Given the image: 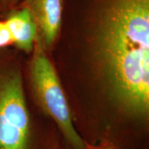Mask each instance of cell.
Listing matches in <instances>:
<instances>
[{
    "mask_svg": "<svg viewBox=\"0 0 149 149\" xmlns=\"http://www.w3.org/2000/svg\"><path fill=\"white\" fill-rule=\"evenodd\" d=\"M86 149H121L113 143L108 141H101L95 144L86 143Z\"/></svg>",
    "mask_w": 149,
    "mask_h": 149,
    "instance_id": "obj_8",
    "label": "cell"
},
{
    "mask_svg": "<svg viewBox=\"0 0 149 149\" xmlns=\"http://www.w3.org/2000/svg\"><path fill=\"white\" fill-rule=\"evenodd\" d=\"M36 26V42L51 55L58 46L64 22V0H23Z\"/></svg>",
    "mask_w": 149,
    "mask_h": 149,
    "instance_id": "obj_4",
    "label": "cell"
},
{
    "mask_svg": "<svg viewBox=\"0 0 149 149\" xmlns=\"http://www.w3.org/2000/svg\"><path fill=\"white\" fill-rule=\"evenodd\" d=\"M13 40L8 26L0 17V50L13 48Z\"/></svg>",
    "mask_w": 149,
    "mask_h": 149,
    "instance_id": "obj_6",
    "label": "cell"
},
{
    "mask_svg": "<svg viewBox=\"0 0 149 149\" xmlns=\"http://www.w3.org/2000/svg\"><path fill=\"white\" fill-rule=\"evenodd\" d=\"M6 22L13 40V48L29 55L34 48L37 31L34 20L26 7L17 6L0 15Z\"/></svg>",
    "mask_w": 149,
    "mask_h": 149,
    "instance_id": "obj_5",
    "label": "cell"
},
{
    "mask_svg": "<svg viewBox=\"0 0 149 149\" xmlns=\"http://www.w3.org/2000/svg\"><path fill=\"white\" fill-rule=\"evenodd\" d=\"M24 78L30 100L55 123L70 148L86 149V142L74 128L59 72L51 55L36 41L32 52L24 58Z\"/></svg>",
    "mask_w": 149,
    "mask_h": 149,
    "instance_id": "obj_3",
    "label": "cell"
},
{
    "mask_svg": "<svg viewBox=\"0 0 149 149\" xmlns=\"http://www.w3.org/2000/svg\"><path fill=\"white\" fill-rule=\"evenodd\" d=\"M24 55L13 48L0 50V149H40L35 105L24 83Z\"/></svg>",
    "mask_w": 149,
    "mask_h": 149,
    "instance_id": "obj_2",
    "label": "cell"
},
{
    "mask_svg": "<svg viewBox=\"0 0 149 149\" xmlns=\"http://www.w3.org/2000/svg\"><path fill=\"white\" fill-rule=\"evenodd\" d=\"M81 27L82 89L69 102L72 113L104 133L146 135L149 0H90Z\"/></svg>",
    "mask_w": 149,
    "mask_h": 149,
    "instance_id": "obj_1",
    "label": "cell"
},
{
    "mask_svg": "<svg viewBox=\"0 0 149 149\" xmlns=\"http://www.w3.org/2000/svg\"><path fill=\"white\" fill-rule=\"evenodd\" d=\"M73 124H74V123H73ZM74 128H75V127H74ZM75 129H76V128H75ZM76 130H77V129H76ZM77 132H78V131H77ZM78 133L79 134V135L81 136V138H82V139H84V141H86V142H87V143H89V144H96L97 142V143L99 142V141H95L91 140V139H88L86 138V137H83V136L81 135V134H80V133H79V132H78ZM102 141H106V140H102ZM110 142H111V141H110ZM115 145H116V144H115ZM116 146H117V145H116ZM118 147H120V146H118ZM120 148L121 149H129V148H122V147H120ZM130 149H133V148H130Z\"/></svg>",
    "mask_w": 149,
    "mask_h": 149,
    "instance_id": "obj_9",
    "label": "cell"
},
{
    "mask_svg": "<svg viewBox=\"0 0 149 149\" xmlns=\"http://www.w3.org/2000/svg\"><path fill=\"white\" fill-rule=\"evenodd\" d=\"M23 0H0V15L15 8Z\"/></svg>",
    "mask_w": 149,
    "mask_h": 149,
    "instance_id": "obj_7",
    "label": "cell"
}]
</instances>
